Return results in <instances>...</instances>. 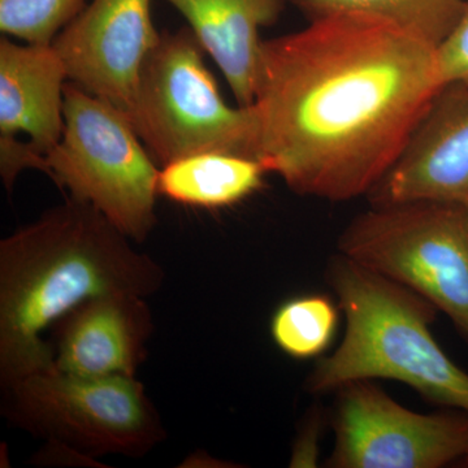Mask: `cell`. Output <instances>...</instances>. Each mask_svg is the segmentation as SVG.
I'll list each match as a JSON object with an SVG mask.
<instances>
[{"instance_id":"6da1fadb","label":"cell","mask_w":468,"mask_h":468,"mask_svg":"<svg viewBox=\"0 0 468 468\" xmlns=\"http://www.w3.org/2000/svg\"><path fill=\"white\" fill-rule=\"evenodd\" d=\"M442 88L435 46L383 18L335 15L261 41L260 160L295 194L366 196Z\"/></svg>"},{"instance_id":"2e32d148","label":"cell","mask_w":468,"mask_h":468,"mask_svg":"<svg viewBox=\"0 0 468 468\" xmlns=\"http://www.w3.org/2000/svg\"><path fill=\"white\" fill-rule=\"evenodd\" d=\"M340 307L325 294H303L286 300L273 313V343L292 359L320 358L335 341Z\"/></svg>"},{"instance_id":"52a82bcc","label":"cell","mask_w":468,"mask_h":468,"mask_svg":"<svg viewBox=\"0 0 468 468\" xmlns=\"http://www.w3.org/2000/svg\"><path fill=\"white\" fill-rule=\"evenodd\" d=\"M338 251L408 286L468 343V209L435 201L371 206L338 237Z\"/></svg>"},{"instance_id":"5b68a950","label":"cell","mask_w":468,"mask_h":468,"mask_svg":"<svg viewBox=\"0 0 468 468\" xmlns=\"http://www.w3.org/2000/svg\"><path fill=\"white\" fill-rule=\"evenodd\" d=\"M159 169L122 111L67 82L64 132L46 155V175L70 198L143 242L156 224Z\"/></svg>"},{"instance_id":"ac0fdd59","label":"cell","mask_w":468,"mask_h":468,"mask_svg":"<svg viewBox=\"0 0 468 468\" xmlns=\"http://www.w3.org/2000/svg\"><path fill=\"white\" fill-rule=\"evenodd\" d=\"M436 57L442 86L468 88V0L454 29L436 48Z\"/></svg>"},{"instance_id":"4fadbf2b","label":"cell","mask_w":468,"mask_h":468,"mask_svg":"<svg viewBox=\"0 0 468 468\" xmlns=\"http://www.w3.org/2000/svg\"><path fill=\"white\" fill-rule=\"evenodd\" d=\"M189 23L220 68L239 106L254 103L261 27L272 26L286 0H167Z\"/></svg>"},{"instance_id":"277c9868","label":"cell","mask_w":468,"mask_h":468,"mask_svg":"<svg viewBox=\"0 0 468 468\" xmlns=\"http://www.w3.org/2000/svg\"><path fill=\"white\" fill-rule=\"evenodd\" d=\"M205 54L185 27L160 34L144 60L129 119L160 165L202 153L260 160L257 111L226 103Z\"/></svg>"},{"instance_id":"8992f818","label":"cell","mask_w":468,"mask_h":468,"mask_svg":"<svg viewBox=\"0 0 468 468\" xmlns=\"http://www.w3.org/2000/svg\"><path fill=\"white\" fill-rule=\"evenodd\" d=\"M15 427L88 457L140 458L165 441L158 410L135 377L82 378L41 369L2 388Z\"/></svg>"},{"instance_id":"ffe728a7","label":"cell","mask_w":468,"mask_h":468,"mask_svg":"<svg viewBox=\"0 0 468 468\" xmlns=\"http://www.w3.org/2000/svg\"><path fill=\"white\" fill-rule=\"evenodd\" d=\"M458 466L468 468V452L466 455H464L463 458H462V461L460 462V463H458Z\"/></svg>"},{"instance_id":"ba28073f","label":"cell","mask_w":468,"mask_h":468,"mask_svg":"<svg viewBox=\"0 0 468 468\" xmlns=\"http://www.w3.org/2000/svg\"><path fill=\"white\" fill-rule=\"evenodd\" d=\"M331 468H441L468 452V414H419L390 399L372 380L335 390Z\"/></svg>"},{"instance_id":"9a60e30c","label":"cell","mask_w":468,"mask_h":468,"mask_svg":"<svg viewBox=\"0 0 468 468\" xmlns=\"http://www.w3.org/2000/svg\"><path fill=\"white\" fill-rule=\"evenodd\" d=\"M309 20L335 15L383 18L439 48L460 20L467 0H286Z\"/></svg>"},{"instance_id":"9c48e42d","label":"cell","mask_w":468,"mask_h":468,"mask_svg":"<svg viewBox=\"0 0 468 468\" xmlns=\"http://www.w3.org/2000/svg\"><path fill=\"white\" fill-rule=\"evenodd\" d=\"M160 34L151 0H91L52 45L68 81L129 117L138 77Z\"/></svg>"},{"instance_id":"30bf717a","label":"cell","mask_w":468,"mask_h":468,"mask_svg":"<svg viewBox=\"0 0 468 468\" xmlns=\"http://www.w3.org/2000/svg\"><path fill=\"white\" fill-rule=\"evenodd\" d=\"M371 206L435 201L468 209V88L442 86L392 168L367 194Z\"/></svg>"},{"instance_id":"5bb4252c","label":"cell","mask_w":468,"mask_h":468,"mask_svg":"<svg viewBox=\"0 0 468 468\" xmlns=\"http://www.w3.org/2000/svg\"><path fill=\"white\" fill-rule=\"evenodd\" d=\"M270 174L261 160L226 153H202L162 165L158 194L181 205L226 208L264 187Z\"/></svg>"},{"instance_id":"3957f363","label":"cell","mask_w":468,"mask_h":468,"mask_svg":"<svg viewBox=\"0 0 468 468\" xmlns=\"http://www.w3.org/2000/svg\"><path fill=\"white\" fill-rule=\"evenodd\" d=\"M346 329L338 349L323 356L307 392L334 393L351 381L393 380L426 401L468 414V374L431 332L437 310L408 286L338 254L326 268Z\"/></svg>"},{"instance_id":"7c38bea8","label":"cell","mask_w":468,"mask_h":468,"mask_svg":"<svg viewBox=\"0 0 468 468\" xmlns=\"http://www.w3.org/2000/svg\"><path fill=\"white\" fill-rule=\"evenodd\" d=\"M67 70L54 45L0 39V137L26 133L46 156L64 132Z\"/></svg>"},{"instance_id":"8fae6325","label":"cell","mask_w":468,"mask_h":468,"mask_svg":"<svg viewBox=\"0 0 468 468\" xmlns=\"http://www.w3.org/2000/svg\"><path fill=\"white\" fill-rule=\"evenodd\" d=\"M51 329L58 371L82 378L135 377L146 359L154 323L146 298L109 294L80 304Z\"/></svg>"},{"instance_id":"7a4b0ae2","label":"cell","mask_w":468,"mask_h":468,"mask_svg":"<svg viewBox=\"0 0 468 468\" xmlns=\"http://www.w3.org/2000/svg\"><path fill=\"white\" fill-rule=\"evenodd\" d=\"M89 203L68 198L0 242V385L55 367L48 329L91 298L162 288L165 271Z\"/></svg>"},{"instance_id":"e0dca14e","label":"cell","mask_w":468,"mask_h":468,"mask_svg":"<svg viewBox=\"0 0 468 468\" xmlns=\"http://www.w3.org/2000/svg\"><path fill=\"white\" fill-rule=\"evenodd\" d=\"M88 0H0V30L26 43L52 45Z\"/></svg>"},{"instance_id":"d6986e66","label":"cell","mask_w":468,"mask_h":468,"mask_svg":"<svg viewBox=\"0 0 468 468\" xmlns=\"http://www.w3.org/2000/svg\"><path fill=\"white\" fill-rule=\"evenodd\" d=\"M323 419L318 410L311 412L292 446L291 467H316L320 452Z\"/></svg>"}]
</instances>
